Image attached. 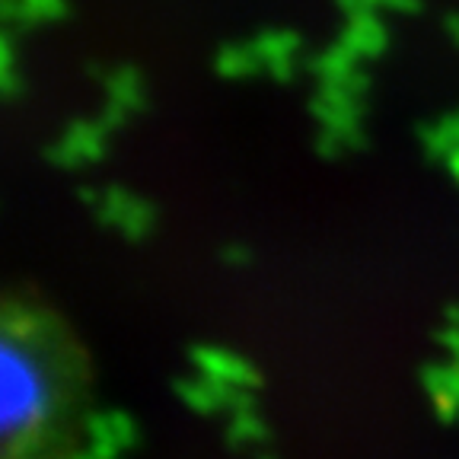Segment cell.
<instances>
[{"label":"cell","instance_id":"cell-1","mask_svg":"<svg viewBox=\"0 0 459 459\" xmlns=\"http://www.w3.org/2000/svg\"><path fill=\"white\" fill-rule=\"evenodd\" d=\"M65 373L29 335H4V446L0 459H77Z\"/></svg>","mask_w":459,"mask_h":459}]
</instances>
